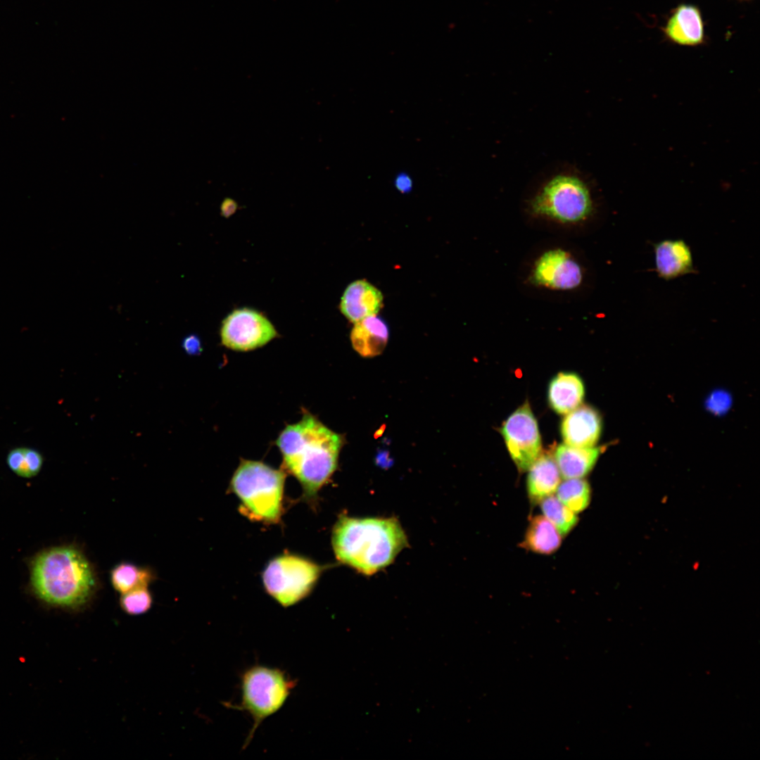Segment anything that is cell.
<instances>
[{
  "instance_id": "cell-1",
  "label": "cell",
  "mask_w": 760,
  "mask_h": 760,
  "mask_svg": "<svg viewBox=\"0 0 760 760\" xmlns=\"http://www.w3.org/2000/svg\"><path fill=\"white\" fill-rule=\"evenodd\" d=\"M343 442L341 435L308 412L279 435L276 444L283 467L298 479L306 500H315L336 471Z\"/></svg>"
},
{
  "instance_id": "cell-2",
  "label": "cell",
  "mask_w": 760,
  "mask_h": 760,
  "mask_svg": "<svg viewBox=\"0 0 760 760\" xmlns=\"http://www.w3.org/2000/svg\"><path fill=\"white\" fill-rule=\"evenodd\" d=\"M407 545L399 521L391 518L339 517L332 531L338 562L370 576L391 564Z\"/></svg>"
},
{
  "instance_id": "cell-3",
  "label": "cell",
  "mask_w": 760,
  "mask_h": 760,
  "mask_svg": "<svg viewBox=\"0 0 760 760\" xmlns=\"http://www.w3.org/2000/svg\"><path fill=\"white\" fill-rule=\"evenodd\" d=\"M31 584L37 597L46 603L75 608L89 600L96 578L82 551L73 546H59L41 552L34 559Z\"/></svg>"
},
{
  "instance_id": "cell-4",
  "label": "cell",
  "mask_w": 760,
  "mask_h": 760,
  "mask_svg": "<svg viewBox=\"0 0 760 760\" xmlns=\"http://www.w3.org/2000/svg\"><path fill=\"white\" fill-rule=\"evenodd\" d=\"M528 206L533 215L562 223L583 221L594 210L590 182L574 169L555 171L543 179Z\"/></svg>"
},
{
  "instance_id": "cell-5",
  "label": "cell",
  "mask_w": 760,
  "mask_h": 760,
  "mask_svg": "<svg viewBox=\"0 0 760 760\" xmlns=\"http://www.w3.org/2000/svg\"><path fill=\"white\" fill-rule=\"evenodd\" d=\"M285 479L282 469L259 461L242 460L232 477L230 489L248 518L274 524L281 514Z\"/></svg>"
},
{
  "instance_id": "cell-6",
  "label": "cell",
  "mask_w": 760,
  "mask_h": 760,
  "mask_svg": "<svg viewBox=\"0 0 760 760\" xmlns=\"http://www.w3.org/2000/svg\"><path fill=\"white\" fill-rule=\"evenodd\" d=\"M240 683V702L225 703V706L246 711L252 718L253 726L243 747L245 749L261 723L284 706L297 680L280 669L253 665L242 673Z\"/></svg>"
},
{
  "instance_id": "cell-7",
  "label": "cell",
  "mask_w": 760,
  "mask_h": 760,
  "mask_svg": "<svg viewBox=\"0 0 760 760\" xmlns=\"http://www.w3.org/2000/svg\"><path fill=\"white\" fill-rule=\"evenodd\" d=\"M323 569L308 559L286 554L268 563L262 574V581L267 593L287 607L310 594Z\"/></svg>"
},
{
  "instance_id": "cell-8",
  "label": "cell",
  "mask_w": 760,
  "mask_h": 760,
  "mask_svg": "<svg viewBox=\"0 0 760 760\" xmlns=\"http://www.w3.org/2000/svg\"><path fill=\"white\" fill-rule=\"evenodd\" d=\"M501 433L508 452L520 471H525L541 454L537 421L526 402L503 423Z\"/></svg>"
},
{
  "instance_id": "cell-9",
  "label": "cell",
  "mask_w": 760,
  "mask_h": 760,
  "mask_svg": "<svg viewBox=\"0 0 760 760\" xmlns=\"http://www.w3.org/2000/svg\"><path fill=\"white\" fill-rule=\"evenodd\" d=\"M277 336L270 320L251 309H237L223 321L220 328L222 345L236 351H249L260 348Z\"/></svg>"
},
{
  "instance_id": "cell-10",
  "label": "cell",
  "mask_w": 760,
  "mask_h": 760,
  "mask_svg": "<svg viewBox=\"0 0 760 760\" xmlns=\"http://www.w3.org/2000/svg\"><path fill=\"white\" fill-rule=\"evenodd\" d=\"M583 279L578 263L566 251L557 248L546 251L536 260L531 274L535 284L555 290L578 287Z\"/></svg>"
},
{
  "instance_id": "cell-11",
  "label": "cell",
  "mask_w": 760,
  "mask_h": 760,
  "mask_svg": "<svg viewBox=\"0 0 760 760\" xmlns=\"http://www.w3.org/2000/svg\"><path fill=\"white\" fill-rule=\"evenodd\" d=\"M566 414L561 424L565 444L578 448L594 446L602 432L600 413L593 407L583 405Z\"/></svg>"
},
{
  "instance_id": "cell-12",
  "label": "cell",
  "mask_w": 760,
  "mask_h": 760,
  "mask_svg": "<svg viewBox=\"0 0 760 760\" xmlns=\"http://www.w3.org/2000/svg\"><path fill=\"white\" fill-rule=\"evenodd\" d=\"M381 292L365 279L351 282L345 289L339 308L351 322L376 315L383 307Z\"/></svg>"
},
{
  "instance_id": "cell-13",
  "label": "cell",
  "mask_w": 760,
  "mask_h": 760,
  "mask_svg": "<svg viewBox=\"0 0 760 760\" xmlns=\"http://www.w3.org/2000/svg\"><path fill=\"white\" fill-rule=\"evenodd\" d=\"M655 272L671 280L695 270L692 251L683 239H664L654 244Z\"/></svg>"
},
{
  "instance_id": "cell-14",
  "label": "cell",
  "mask_w": 760,
  "mask_h": 760,
  "mask_svg": "<svg viewBox=\"0 0 760 760\" xmlns=\"http://www.w3.org/2000/svg\"><path fill=\"white\" fill-rule=\"evenodd\" d=\"M664 34L671 42L683 46H697L704 42V24L699 8L679 5L669 18Z\"/></svg>"
},
{
  "instance_id": "cell-15",
  "label": "cell",
  "mask_w": 760,
  "mask_h": 760,
  "mask_svg": "<svg viewBox=\"0 0 760 760\" xmlns=\"http://www.w3.org/2000/svg\"><path fill=\"white\" fill-rule=\"evenodd\" d=\"M354 324L350 334L354 350L364 357H373L382 353L389 337L387 323L376 315Z\"/></svg>"
},
{
  "instance_id": "cell-16",
  "label": "cell",
  "mask_w": 760,
  "mask_h": 760,
  "mask_svg": "<svg viewBox=\"0 0 760 760\" xmlns=\"http://www.w3.org/2000/svg\"><path fill=\"white\" fill-rule=\"evenodd\" d=\"M585 387L581 377L574 372H559L551 380L548 387V402L558 414H565L578 407L583 402Z\"/></svg>"
},
{
  "instance_id": "cell-17",
  "label": "cell",
  "mask_w": 760,
  "mask_h": 760,
  "mask_svg": "<svg viewBox=\"0 0 760 760\" xmlns=\"http://www.w3.org/2000/svg\"><path fill=\"white\" fill-rule=\"evenodd\" d=\"M605 447L578 448L566 444L558 445L554 458L564 479L582 478L595 466Z\"/></svg>"
},
{
  "instance_id": "cell-18",
  "label": "cell",
  "mask_w": 760,
  "mask_h": 760,
  "mask_svg": "<svg viewBox=\"0 0 760 760\" xmlns=\"http://www.w3.org/2000/svg\"><path fill=\"white\" fill-rule=\"evenodd\" d=\"M528 470L526 488L532 500L540 501L553 495L562 476L554 457L540 454Z\"/></svg>"
},
{
  "instance_id": "cell-19",
  "label": "cell",
  "mask_w": 760,
  "mask_h": 760,
  "mask_svg": "<svg viewBox=\"0 0 760 760\" xmlns=\"http://www.w3.org/2000/svg\"><path fill=\"white\" fill-rule=\"evenodd\" d=\"M562 536L543 515L531 519L521 545L526 550L541 555H551L560 547Z\"/></svg>"
},
{
  "instance_id": "cell-20",
  "label": "cell",
  "mask_w": 760,
  "mask_h": 760,
  "mask_svg": "<svg viewBox=\"0 0 760 760\" xmlns=\"http://www.w3.org/2000/svg\"><path fill=\"white\" fill-rule=\"evenodd\" d=\"M153 579V574L150 569L127 562L117 564L110 571L112 585L121 594L148 587Z\"/></svg>"
},
{
  "instance_id": "cell-21",
  "label": "cell",
  "mask_w": 760,
  "mask_h": 760,
  "mask_svg": "<svg viewBox=\"0 0 760 760\" xmlns=\"http://www.w3.org/2000/svg\"><path fill=\"white\" fill-rule=\"evenodd\" d=\"M8 468L23 478H32L41 471L44 458L38 450L27 446H18L11 449L6 455Z\"/></svg>"
},
{
  "instance_id": "cell-22",
  "label": "cell",
  "mask_w": 760,
  "mask_h": 760,
  "mask_svg": "<svg viewBox=\"0 0 760 760\" xmlns=\"http://www.w3.org/2000/svg\"><path fill=\"white\" fill-rule=\"evenodd\" d=\"M558 500L574 512L578 513L589 505L590 487L581 478L565 479L556 490Z\"/></svg>"
},
{
  "instance_id": "cell-23",
  "label": "cell",
  "mask_w": 760,
  "mask_h": 760,
  "mask_svg": "<svg viewBox=\"0 0 760 760\" xmlns=\"http://www.w3.org/2000/svg\"><path fill=\"white\" fill-rule=\"evenodd\" d=\"M540 509L543 516L557 528L562 536L567 535L578 523L576 514L553 495L540 500Z\"/></svg>"
},
{
  "instance_id": "cell-24",
  "label": "cell",
  "mask_w": 760,
  "mask_h": 760,
  "mask_svg": "<svg viewBox=\"0 0 760 760\" xmlns=\"http://www.w3.org/2000/svg\"><path fill=\"white\" fill-rule=\"evenodd\" d=\"M153 604V597L147 587L140 588L121 594L120 604L123 611L130 615H139L148 612Z\"/></svg>"
},
{
  "instance_id": "cell-25",
  "label": "cell",
  "mask_w": 760,
  "mask_h": 760,
  "mask_svg": "<svg viewBox=\"0 0 760 760\" xmlns=\"http://www.w3.org/2000/svg\"><path fill=\"white\" fill-rule=\"evenodd\" d=\"M731 404V398L726 392L715 391L707 400L708 410L715 414H721L728 410Z\"/></svg>"
},
{
  "instance_id": "cell-26",
  "label": "cell",
  "mask_w": 760,
  "mask_h": 760,
  "mask_svg": "<svg viewBox=\"0 0 760 760\" xmlns=\"http://www.w3.org/2000/svg\"><path fill=\"white\" fill-rule=\"evenodd\" d=\"M182 347L186 353L190 355L200 354L202 351L201 340L195 334H190L186 336L182 340Z\"/></svg>"
},
{
  "instance_id": "cell-27",
  "label": "cell",
  "mask_w": 760,
  "mask_h": 760,
  "mask_svg": "<svg viewBox=\"0 0 760 760\" xmlns=\"http://www.w3.org/2000/svg\"><path fill=\"white\" fill-rule=\"evenodd\" d=\"M394 185L400 192L406 194L412 190V181L408 175L400 173L395 177Z\"/></svg>"
},
{
  "instance_id": "cell-28",
  "label": "cell",
  "mask_w": 760,
  "mask_h": 760,
  "mask_svg": "<svg viewBox=\"0 0 760 760\" xmlns=\"http://www.w3.org/2000/svg\"><path fill=\"white\" fill-rule=\"evenodd\" d=\"M237 208V203L234 200L225 198L220 205V213L222 216L228 217L236 212Z\"/></svg>"
}]
</instances>
